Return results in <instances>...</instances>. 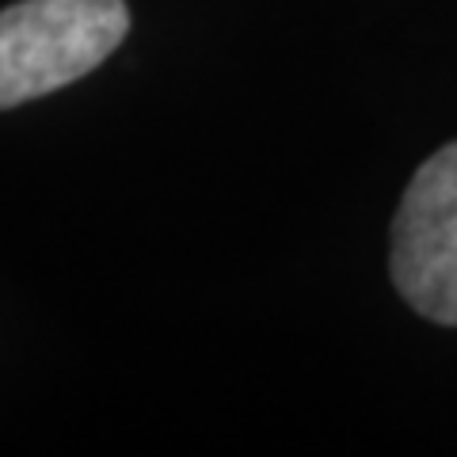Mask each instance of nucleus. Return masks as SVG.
Segmentation results:
<instances>
[{
  "label": "nucleus",
  "mask_w": 457,
  "mask_h": 457,
  "mask_svg": "<svg viewBox=\"0 0 457 457\" xmlns=\"http://www.w3.org/2000/svg\"><path fill=\"white\" fill-rule=\"evenodd\" d=\"M130 31L122 0H20L0 12V111L104 65Z\"/></svg>",
  "instance_id": "f257e3e1"
},
{
  "label": "nucleus",
  "mask_w": 457,
  "mask_h": 457,
  "mask_svg": "<svg viewBox=\"0 0 457 457\" xmlns=\"http://www.w3.org/2000/svg\"><path fill=\"white\" fill-rule=\"evenodd\" d=\"M393 282L435 324H457V141L438 149L393 221Z\"/></svg>",
  "instance_id": "f03ea898"
}]
</instances>
